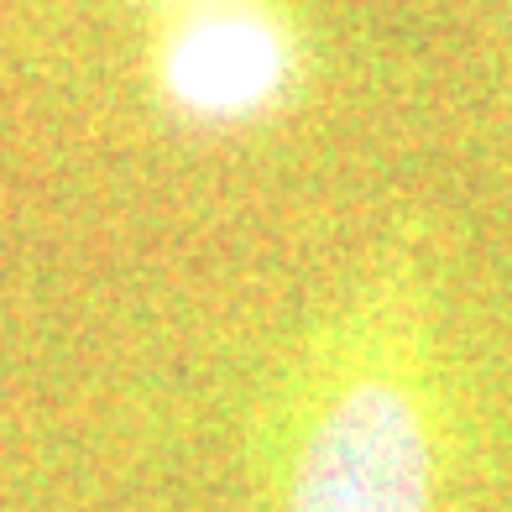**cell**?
Here are the masks:
<instances>
[{
    "label": "cell",
    "mask_w": 512,
    "mask_h": 512,
    "mask_svg": "<svg viewBox=\"0 0 512 512\" xmlns=\"http://www.w3.org/2000/svg\"><path fill=\"white\" fill-rule=\"evenodd\" d=\"M304 42L277 0H183L157 11L147 48L152 100L183 126L230 131L288 105Z\"/></svg>",
    "instance_id": "7a4b0ae2"
},
{
    "label": "cell",
    "mask_w": 512,
    "mask_h": 512,
    "mask_svg": "<svg viewBox=\"0 0 512 512\" xmlns=\"http://www.w3.org/2000/svg\"><path fill=\"white\" fill-rule=\"evenodd\" d=\"M162 6H183V0H157V11H162Z\"/></svg>",
    "instance_id": "3957f363"
},
{
    "label": "cell",
    "mask_w": 512,
    "mask_h": 512,
    "mask_svg": "<svg viewBox=\"0 0 512 512\" xmlns=\"http://www.w3.org/2000/svg\"><path fill=\"white\" fill-rule=\"evenodd\" d=\"M251 455L262 512H445L450 377L418 230L392 236L288 345Z\"/></svg>",
    "instance_id": "6da1fadb"
}]
</instances>
